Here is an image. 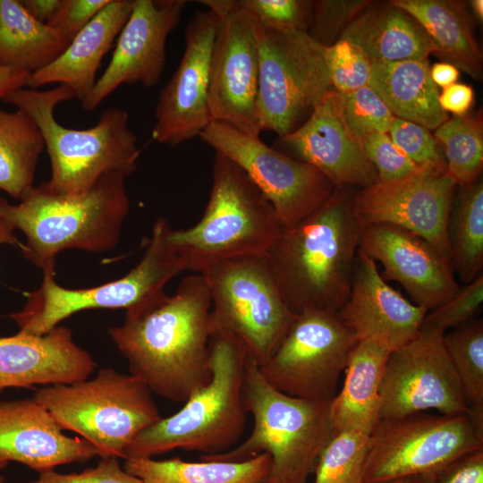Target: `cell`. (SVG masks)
<instances>
[{
	"instance_id": "6da1fadb",
	"label": "cell",
	"mask_w": 483,
	"mask_h": 483,
	"mask_svg": "<svg viewBox=\"0 0 483 483\" xmlns=\"http://www.w3.org/2000/svg\"><path fill=\"white\" fill-rule=\"evenodd\" d=\"M210 311L207 283L193 274L174 294L127 310L108 335L128 361L130 375L164 398L185 402L211 377Z\"/></svg>"
},
{
	"instance_id": "7a4b0ae2",
	"label": "cell",
	"mask_w": 483,
	"mask_h": 483,
	"mask_svg": "<svg viewBox=\"0 0 483 483\" xmlns=\"http://www.w3.org/2000/svg\"><path fill=\"white\" fill-rule=\"evenodd\" d=\"M353 196L352 189L335 188L317 210L283 228L268 250L267 257L292 313L338 312L347 301L364 228L355 214Z\"/></svg>"
},
{
	"instance_id": "3957f363",
	"label": "cell",
	"mask_w": 483,
	"mask_h": 483,
	"mask_svg": "<svg viewBox=\"0 0 483 483\" xmlns=\"http://www.w3.org/2000/svg\"><path fill=\"white\" fill-rule=\"evenodd\" d=\"M126 177L108 173L87 191L69 195L33 185L18 204L0 198V215L25 235L19 246L24 258L43 274H55L60 251L97 253L116 247L130 211Z\"/></svg>"
},
{
	"instance_id": "277c9868",
	"label": "cell",
	"mask_w": 483,
	"mask_h": 483,
	"mask_svg": "<svg viewBox=\"0 0 483 483\" xmlns=\"http://www.w3.org/2000/svg\"><path fill=\"white\" fill-rule=\"evenodd\" d=\"M75 98L72 90L58 85L47 90L22 88L3 101L25 112L41 131L51 165V176L41 185L55 194H78L100 177L119 172L131 175L140 150L129 128L127 111L110 107L91 128H66L55 117V106Z\"/></svg>"
},
{
	"instance_id": "5b68a950",
	"label": "cell",
	"mask_w": 483,
	"mask_h": 483,
	"mask_svg": "<svg viewBox=\"0 0 483 483\" xmlns=\"http://www.w3.org/2000/svg\"><path fill=\"white\" fill-rule=\"evenodd\" d=\"M208 382L174 414L142 430L123 459L152 458L175 448L214 454L238 444L246 424L242 402L245 347L233 336L211 331Z\"/></svg>"
},
{
	"instance_id": "8992f818",
	"label": "cell",
	"mask_w": 483,
	"mask_h": 483,
	"mask_svg": "<svg viewBox=\"0 0 483 483\" xmlns=\"http://www.w3.org/2000/svg\"><path fill=\"white\" fill-rule=\"evenodd\" d=\"M283 227L266 196L234 162L215 153L212 186L200 220L167 239L185 271L202 274L225 260L267 255Z\"/></svg>"
},
{
	"instance_id": "52a82bcc",
	"label": "cell",
	"mask_w": 483,
	"mask_h": 483,
	"mask_svg": "<svg viewBox=\"0 0 483 483\" xmlns=\"http://www.w3.org/2000/svg\"><path fill=\"white\" fill-rule=\"evenodd\" d=\"M330 402L302 399L279 391L267 381L256 361L247 356L242 402L253 419L251 433L235 447L201 455L200 460L242 462L266 453L271 459L268 480L306 483L334 434Z\"/></svg>"
},
{
	"instance_id": "ba28073f",
	"label": "cell",
	"mask_w": 483,
	"mask_h": 483,
	"mask_svg": "<svg viewBox=\"0 0 483 483\" xmlns=\"http://www.w3.org/2000/svg\"><path fill=\"white\" fill-rule=\"evenodd\" d=\"M33 398L63 430L80 435L100 457L123 458L133 439L161 419L149 388L113 368L99 369L91 379L44 386Z\"/></svg>"
},
{
	"instance_id": "9c48e42d",
	"label": "cell",
	"mask_w": 483,
	"mask_h": 483,
	"mask_svg": "<svg viewBox=\"0 0 483 483\" xmlns=\"http://www.w3.org/2000/svg\"><path fill=\"white\" fill-rule=\"evenodd\" d=\"M168 222L158 218L146 251L123 277L97 286L70 289L61 286L55 274H43L41 285L26 293L22 309L8 317L22 332L42 335L71 317L85 309L140 308L165 295L164 288L174 277L185 271L184 266L168 242Z\"/></svg>"
},
{
	"instance_id": "30bf717a",
	"label": "cell",
	"mask_w": 483,
	"mask_h": 483,
	"mask_svg": "<svg viewBox=\"0 0 483 483\" xmlns=\"http://www.w3.org/2000/svg\"><path fill=\"white\" fill-rule=\"evenodd\" d=\"M200 275L211 298V331L236 338L262 366L296 315L283 298L267 255L225 260Z\"/></svg>"
},
{
	"instance_id": "8fae6325",
	"label": "cell",
	"mask_w": 483,
	"mask_h": 483,
	"mask_svg": "<svg viewBox=\"0 0 483 483\" xmlns=\"http://www.w3.org/2000/svg\"><path fill=\"white\" fill-rule=\"evenodd\" d=\"M483 448V422L470 413L425 411L381 419L369 434L363 483L435 475L459 457Z\"/></svg>"
},
{
	"instance_id": "7c38bea8",
	"label": "cell",
	"mask_w": 483,
	"mask_h": 483,
	"mask_svg": "<svg viewBox=\"0 0 483 483\" xmlns=\"http://www.w3.org/2000/svg\"><path fill=\"white\" fill-rule=\"evenodd\" d=\"M261 27V26H260ZM257 112L262 131L284 137L302 125L333 89L325 47L307 31L260 29Z\"/></svg>"
},
{
	"instance_id": "4fadbf2b",
	"label": "cell",
	"mask_w": 483,
	"mask_h": 483,
	"mask_svg": "<svg viewBox=\"0 0 483 483\" xmlns=\"http://www.w3.org/2000/svg\"><path fill=\"white\" fill-rule=\"evenodd\" d=\"M358 342L338 312L305 309L295 315L274 353L258 367L267 381L286 394L331 401Z\"/></svg>"
},
{
	"instance_id": "5bb4252c",
	"label": "cell",
	"mask_w": 483,
	"mask_h": 483,
	"mask_svg": "<svg viewBox=\"0 0 483 483\" xmlns=\"http://www.w3.org/2000/svg\"><path fill=\"white\" fill-rule=\"evenodd\" d=\"M240 166L272 204L283 228L321 207L335 187L312 165L295 159L234 127L212 121L199 136Z\"/></svg>"
},
{
	"instance_id": "9a60e30c",
	"label": "cell",
	"mask_w": 483,
	"mask_h": 483,
	"mask_svg": "<svg viewBox=\"0 0 483 483\" xmlns=\"http://www.w3.org/2000/svg\"><path fill=\"white\" fill-rule=\"evenodd\" d=\"M219 18L209 74L212 121L251 135L261 132L257 112L260 25L237 0H202Z\"/></svg>"
},
{
	"instance_id": "2e32d148",
	"label": "cell",
	"mask_w": 483,
	"mask_h": 483,
	"mask_svg": "<svg viewBox=\"0 0 483 483\" xmlns=\"http://www.w3.org/2000/svg\"><path fill=\"white\" fill-rule=\"evenodd\" d=\"M443 336L444 333L422 325L413 339L390 352L379 390L381 419L428 410L444 415L469 413Z\"/></svg>"
},
{
	"instance_id": "e0dca14e",
	"label": "cell",
	"mask_w": 483,
	"mask_h": 483,
	"mask_svg": "<svg viewBox=\"0 0 483 483\" xmlns=\"http://www.w3.org/2000/svg\"><path fill=\"white\" fill-rule=\"evenodd\" d=\"M457 186L446 167L426 166L404 179L357 190L353 208L364 227H402L450 258L447 226Z\"/></svg>"
},
{
	"instance_id": "ac0fdd59",
	"label": "cell",
	"mask_w": 483,
	"mask_h": 483,
	"mask_svg": "<svg viewBox=\"0 0 483 483\" xmlns=\"http://www.w3.org/2000/svg\"><path fill=\"white\" fill-rule=\"evenodd\" d=\"M219 18L198 11L187 24L180 64L161 89L152 139L171 147L199 137L212 122L208 105L211 55Z\"/></svg>"
},
{
	"instance_id": "d6986e66",
	"label": "cell",
	"mask_w": 483,
	"mask_h": 483,
	"mask_svg": "<svg viewBox=\"0 0 483 483\" xmlns=\"http://www.w3.org/2000/svg\"><path fill=\"white\" fill-rule=\"evenodd\" d=\"M186 4L184 0H133L107 67L80 101L84 110L93 111L121 85L152 88L158 83L166 62L167 38Z\"/></svg>"
},
{
	"instance_id": "ffe728a7",
	"label": "cell",
	"mask_w": 483,
	"mask_h": 483,
	"mask_svg": "<svg viewBox=\"0 0 483 483\" xmlns=\"http://www.w3.org/2000/svg\"><path fill=\"white\" fill-rule=\"evenodd\" d=\"M359 249L380 262L386 281L399 283L414 304L428 311L451 299L460 287L450 258L402 227L366 225Z\"/></svg>"
},
{
	"instance_id": "44dd1931",
	"label": "cell",
	"mask_w": 483,
	"mask_h": 483,
	"mask_svg": "<svg viewBox=\"0 0 483 483\" xmlns=\"http://www.w3.org/2000/svg\"><path fill=\"white\" fill-rule=\"evenodd\" d=\"M277 150L321 172L335 188L362 189L378 182L361 144L343 121L340 95L331 89L294 131L278 138Z\"/></svg>"
},
{
	"instance_id": "7402d4cb",
	"label": "cell",
	"mask_w": 483,
	"mask_h": 483,
	"mask_svg": "<svg viewBox=\"0 0 483 483\" xmlns=\"http://www.w3.org/2000/svg\"><path fill=\"white\" fill-rule=\"evenodd\" d=\"M428 311L390 286L376 261L358 250L350 293L338 311L358 341H373L393 352L418 335Z\"/></svg>"
},
{
	"instance_id": "603a6c76",
	"label": "cell",
	"mask_w": 483,
	"mask_h": 483,
	"mask_svg": "<svg viewBox=\"0 0 483 483\" xmlns=\"http://www.w3.org/2000/svg\"><path fill=\"white\" fill-rule=\"evenodd\" d=\"M99 456L87 440L66 436L33 397L0 401V459L38 473Z\"/></svg>"
},
{
	"instance_id": "cb8c5ba5",
	"label": "cell",
	"mask_w": 483,
	"mask_h": 483,
	"mask_svg": "<svg viewBox=\"0 0 483 483\" xmlns=\"http://www.w3.org/2000/svg\"><path fill=\"white\" fill-rule=\"evenodd\" d=\"M95 368L91 355L66 326L42 335L18 332L0 337V395L7 388L83 381Z\"/></svg>"
},
{
	"instance_id": "d4e9b609",
	"label": "cell",
	"mask_w": 483,
	"mask_h": 483,
	"mask_svg": "<svg viewBox=\"0 0 483 483\" xmlns=\"http://www.w3.org/2000/svg\"><path fill=\"white\" fill-rule=\"evenodd\" d=\"M133 0H111L47 66L30 73L27 88L59 83L82 101L97 81V72L126 23Z\"/></svg>"
},
{
	"instance_id": "484cf974",
	"label": "cell",
	"mask_w": 483,
	"mask_h": 483,
	"mask_svg": "<svg viewBox=\"0 0 483 483\" xmlns=\"http://www.w3.org/2000/svg\"><path fill=\"white\" fill-rule=\"evenodd\" d=\"M371 3L347 26L340 38L359 46L371 63L426 60L436 54L432 40L411 14L390 2Z\"/></svg>"
},
{
	"instance_id": "4316f807",
	"label": "cell",
	"mask_w": 483,
	"mask_h": 483,
	"mask_svg": "<svg viewBox=\"0 0 483 483\" xmlns=\"http://www.w3.org/2000/svg\"><path fill=\"white\" fill-rule=\"evenodd\" d=\"M390 351L373 341H359L344 369L343 386L329 404L334 432L369 435L381 419L380 385Z\"/></svg>"
},
{
	"instance_id": "83f0119b",
	"label": "cell",
	"mask_w": 483,
	"mask_h": 483,
	"mask_svg": "<svg viewBox=\"0 0 483 483\" xmlns=\"http://www.w3.org/2000/svg\"><path fill=\"white\" fill-rule=\"evenodd\" d=\"M394 117L436 130L448 119L439 106V89L430 77L428 59L371 63L368 84Z\"/></svg>"
},
{
	"instance_id": "f1b7e54d",
	"label": "cell",
	"mask_w": 483,
	"mask_h": 483,
	"mask_svg": "<svg viewBox=\"0 0 483 483\" xmlns=\"http://www.w3.org/2000/svg\"><path fill=\"white\" fill-rule=\"evenodd\" d=\"M424 29L436 55L474 79L482 76V54L473 36L463 2L450 0H394Z\"/></svg>"
},
{
	"instance_id": "f546056e",
	"label": "cell",
	"mask_w": 483,
	"mask_h": 483,
	"mask_svg": "<svg viewBox=\"0 0 483 483\" xmlns=\"http://www.w3.org/2000/svg\"><path fill=\"white\" fill-rule=\"evenodd\" d=\"M123 469L143 483H264L270 476L271 459L266 453L242 462L131 458L125 460Z\"/></svg>"
},
{
	"instance_id": "4dcf8cb0",
	"label": "cell",
	"mask_w": 483,
	"mask_h": 483,
	"mask_svg": "<svg viewBox=\"0 0 483 483\" xmlns=\"http://www.w3.org/2000/svg\"><path fill=\"white\" fill-rule=\"evenodd\" d=\"M67 46L54 29L30 16L20 0H0V66L33 73Z\"/></svg>"
},
{
	"instance_id": "1f68e13d",
	"label": "cell",
	"mask_w": 483,
	"mask_h": 483,
	"mask_svg": "<svg viewBox=\"0 0 483 483\" xmlns=\"http://www.w3.org/2000/svg\"><path fill=\"white\" fill-rule=\"evenodd\" d=\"M44 148L40 130L25 112L0 109V190L21 199L33 186Z\"/></svg>"
},
{
	"instance_id": "d6a6232c",
	"label": "cell",
	"mask_w": 483,
	"mask_h": 483,
	"mask_svg": "<svg viewBox=\"0 0 483 483\" xmlns=\"http://www.w3.org/2000/svg\"><path fill=\"white\" fill-rule=\"evenodd\" d=\"M447 236L455 276L467 284L483 268V182L457 186L450 212Z\"/></svg>"
},
{
	"instance_id": "836d02e7",
	"label": "cell",
	"mask_w": 483,
	"mask_h": 483,
	"mask_svg": "<svg viewBox=\"0 0 483 483\" xmlns=\"http://www.w3.org/2000/svg\"><path fill=\"white\" fill-rule=\"evenodd\" d=\"M448 174L458 186L479 179L483 168V127L480 115H454L435 130Z\"/></svg>"
},
{
	"instance_id": "e575fe53",
	"label": "cell",
	"mask_w": 483,
	"mask_h": 483,
	"mask_svg": "<svg viewBox=\"0 0 483 483\" xmlns=\"http://www.w3.org/2000/svg\"><path fill=\"white\" fill-rule=\"evenodd\" d=\"M444 344L470 409H483V322L475 318L445 332Z\"/></svg>"
},
{
	"instance_id": "d590c367",
	"label": "cell",
	"mask_w": 483,
	"mask_h": 483,
	"mask_svg": "<svg viewBox=\"0 0 483 483\" xmlns=\"http://www.w3.org/2000/svg\"><path fill=\"white\" fill-rule=\"evenodd\" d=\"M369 437L358 430L334 432L317 460L314 483H363Z\"/></svg>"
},
{
	"instance_id": "8d00e7d4",
	"label": "cell",
	"mask_w": 483,
	"mask_h": 483,
	"mask_svg": "<svg viewBox=\"0 0 483 483\" xmlns=\"http://www.w3.org/2000/svg\"><path fill=\"white\" fill-rule=\"evenodd\" d=\"M339 95L345 125L361 146L370 134L388 132L394 116L372 88L367 85Z\"/></svg>"
},
{
	"instance_id": "74e56055",
	"label": "cell",
	"mask_w": 483,
	"mask_h": 483,
	"mask_svg": "<svg viewBox=\"0 0 483 483\" xmlns=\"http://www.w3.org/2000/svg\"><path fill=\"white\" fill-rule=\"evenodd\" d=\"M325 58L332 88L336 92L349 93L369 84L371 62L352 41L339 38L325 47Z\"/></svg>"
},
{
	"instance_id": "f35d334b",
	"label": "cell",
	"mask_w": 483,
	"mask_h": 483,
	"mask_svg": "<svg viewBox=\"0 0 483 483\" xmlns=\"http://www.w3.org/2000/svg\"><path fill=\"white\" fill-rule=\"evenodd\" d=\"M311 2L307 0H237L266 30L307 31L311 18Z\"/></svg>"
},
{
	"instance_id": "ab89813d",
	"label": "cell",
	"mask_w": 483,
	"mask_h": 483,
	"mask_svg": "<svg viewBox=\"0 0 483 483\" xmlns=\"http://www.w3.org/2000/svg\"><path fill=\"white\" fill-rule=\"evenodd\" d=\"M370 3L368 0L312 1L310 23L307 32L318 44L330 47Z\"/></svg>"
},
{
	"instance_id": "60d3db41",
	"label": "cell",
	"mask_w": 483,
	"mask_h": 483,
	"mask_svg": "<svg viewBox=\"0 0 483 483\" xmlns=\"http://www.w3.org/2000/svg\"><path fill=\"white\" fill-rule=\"evenodd\" d=\"M483 303V275L459 287L456 293L445 303L428 311L423 326L442 333L464 325L473 319Z\"/></svg>"
},
{
	"instance_id": "b9f144b4",
	"label": "cell",
	"mask_w": 483,
	"mask_h": 483,
	"mask_svg": "<svg viewBox=\"0 0 483 483\" xmlns=\"http://www.w3.org/2000/svg\"><path fill=\"white\" fill-rule=\"evenodd\" d=\"M362 149L374 167L378 182L402 180L426 167L411 160L393 142L388 133L370 134L363 140Z\"/></svg>"
},
{
	"instance_id": "7bdbcfd3",
	"label": "cell",
	"mask_w": 483,
	"mask_h": 483,
	"mask_svg": "<svg viewBox=\"0 0 483 483\" xmlns=\"http://www.w3.org/2000/svg\"><path fill=\"white\" fill-rule=\"evenodd\" d=\"M387 133L393 142L419 165L446 167L443 149L427 128L394 117Z\"/></svg>"
},
{
	"instance_id": "ee69618b",
	"label": "cell",
	"mask_w": 483,
	"mask_h": 483,
	"mask_svg": "<svg viewBox=\"0 0 483 483\" xmlns=\"http://www.w3.org/2000/svg\"><path fill=\"white\" fill-rule=\"evenodd\" d=\"M30 483H143L139 478L121 467L118 458L101 457L97 465L80 473L62 474L55 470L38 473L37 479Z\"/></svg>"
},
{
	"instance_id": "f6af8a7d",
	"label": "cell",
	"mask_w": 483,
	"mask_h": 483,
	"mask_svg": "<svg viewBox=\"0 0 483 483\" xmlns=\"http://www.w3.org/2000/svg\"><path fill=\"white\" fill-rule=\"evenodd\" d=\"M110 1L63 0L60 9L47 25L69 45Z\"/></svg>"
},
{
	"instance_id": "bcb514c9",
	"label": "cell",
	"mask_w": 483,
	"mask_h": 483,
	"mask_svg": "<svg viewBox=\"0 0 483 483\" xmlns=\"http://www.w3.org/2000/svg\"><path fill=\"white\" fill-rule=\"evenodd\" d=\"M433 483H483V448L454 460L434 475Z\"/></svg>"
},
{
	"instance_id": "7dc6e473",
	"label": "cell",
	"mask_w": 483,
	"mask_h": 483,
	"mask_svg": "<svg viewBox=\"0 0 483 483\" xmlns=\"http://www.w3.org/2000/svg\"><path fill=\"white\" fill-rule=\"evenodd\" d=\"M473 100L472 88L464 83H453L445 88L438 97L440 107L445 113L450 112L457 116L466 114Z\"/></svg>"
},
{
	"instance_id": "c3c4849f",
	"label": "cell",
	"mask_w": 483,
	"mask_h": 483,
	"mask_svg": "<svg viewBox=\"0 0 483 483\" xmlns=\"http://www.w3.org/2000/svg\"><path fill=\"white\" fill-rule=\"evenodd\" d=\"M30 73L22 69L0 66V100L22 88H27Z\"/></svg>"
},
{
	"instance_id": "681fc988",
	"label": "cell",
	"mask_w": 483,
	"mask_h": 483,
	"mask_svg": "<svg viewBox=\"0 0 483 483\" xmlns=\"http://www.w3.org/2000/svg\"><path fill=\"white\" fill-rule=\"evenodd\" d=\"M21 5L38 21L47 24L60 9L63 0H20Z\"/></svg>"
},
{
	"instance_id": "f907efd6",
	"label": "cell",
	"mask_w": 483,
	"mask_h": 483,
	"mask_svg": "<svg viewBox=\"0 0 483 483\" xmlns=\"http://www.w3.org/2000/svg\"><path fill=\"white\" fill-rule=\"evenodd\" d=\"M430 77L433 82L443 89L456 83L459 70L448 63H436L430 67Z\"/></svg>"
},
{
	"instance_id": "816d5d0a",
	"label": "cell",
	"mask_w": 483,
	"mask_h": 483,
	"mask_svg": "<svg viewBox=\"0 0 483 483\" xmlns=\"http://www.w3.org/2000/svg\"><path fill=\"white\" fill-rule=\"evenodd\" d=\"M14 230L13 225L0 215V246L4 244L21 245L17 237L13 234Z\"/></svg>"
},
{
	"instance_id": "f5cc1de1",
	"label": "cell",
	"mask_w": 483,
	"mask_h": 483,
	"mask_svg": "<svg viewBox=\"0 0 483 483\" xmlns=\"http://www.w3.org/2000/svg\"><path fill=\"white\" fill-rule=\"evenodd\" d=\"M434 475H421L395 479L387 483H433Z\"/></svg>"
},
{
	"instance_id": "db71d44e",
	"label": "cell",
	"mask_w": 483,
	"mask_h": 483,
	"mask_svg": "<svg viewBox=\"0 0 483 483\" xmlns=\"http://www.w3.org/2000/svg\"><path fill=\"white\" fill-rule=\"evenodd\" d=\"M472 11L476 17L482 21L483 19V1L482 0H472L470 2Z\"/></svg>"
},
{
	"instance_id": "11a10c76",
	"label": "cell",
	"mask_w": 483,
	"mask_h": 483,
	"mask_svg": "<svg viewBox=\"0 0 483 483\" xmlns=\"http://www.w3.org/2000/svg\"><path fill=\"white\" fill-rule=\"evenodd\" d=\"M9 462L7 461L0 459V483H5V477L1 473L8 466Z\"/></svg>"
},
{
	"instance_id": "9f6ffc18",
	"label": "cell",
	"mask_w": 483,
	"mask_h": 483,
	"mask_svg": "<svg viewBox=\"0 0 483 483\" xmlns=\"http://www.w3.org/2000/svg\"><path fill=\"white\" fill-rule=\"evenodd\" d=\"M264 483H275V482L267 480V481H266V482H264Z\"/></svg>"
}]
</instances>
